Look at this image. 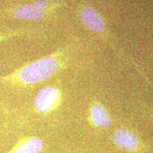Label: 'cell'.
<instances>
[{"label": "cell", "mask_w": 153, "mask_h": 153, "mask_svg": "<svg viewBox=\"0 0 153 153\" xmlns=\"http://www.w3.org/2000/svg\"><path fill=\"white\" fill-rule=\"evenodd\" d=\"M56 57L47 56L28 63L9 75L1 78L4 83L14 85H30L45 80L57 70Z\"/></svg>", "instance_id": "1"}, {"label": "cell", "mask_w": 153, "mask_h": 153, "mask_svg": "<svg viewBox=\"0 0 153 153\" xmlns=\"http://www.w3.org/2000/svg\"><path fill=\"white\" fill-rule=\"evenodd\" d=\"M60 93L57 89L48 87L42 89L34 99L36 110L40 113L47 114L55 110L60 104Z\"/></svg>", "instance_id": "2"}, {"label": "cell", "mask_w": 153, "mask_h": 153, "mask_svg": "<svg viewBox=\"0 0 153 153\" xmlns=\"http://www.w3.org/2000/svg\"><path fill=\"white\" fill-rule=\"evenodd\" d=\"M48 7L47 0H36L33 3L17 7L12 13L13 17L19 20L38 21L45 16Z\"/></svg>", "instance_id": "3"}, {"label": "cell", "mask_w": 153, "mask_h": 153, "mask_svg": "<svg viewBox=\"0 0 153 153\" xmlns=\"http://www.w3.org/2000/svg\"><path fill=\"white\" fill-rule=\"evenodd\" d=\"M82 22L89 30L96 33H101L105 29V23L100 15L93 7L86 6L80 12Z\"/></svg>", "instance_id": "4"}, {"label": "cell", "mask_w": 153, "mask_h": 153, "mask_svg": "<svg viewBox=\"0 0 153 153\" xmlns=\"http://www.w3.org/2000/svg\"><path fill=\"white\" fill-rule=\"evenodd\" d=\"M43 141L36 136L22 137L16 143L8 153H41Z\"/></svg>", "instance_id": "5"}, {"label": "cell", "mask_w": 153, "mask_h": 153, "mask_svg": "<svg viewBox=\"0 0 153 153\" xmlns=\"http://www.w3.org/2000/svg\"><path fill=\"white\" fill-rule=\"evenodd\" d=\"M113 140L116 145L128 150H135L138 146L137 137L125 128L116 130L113 135Z\"/></svg>", "instance_id": "6"}, {"label": "cell", "mask_w": 153, "mask_h": 153, "mask_svg": "<svg viewBox=\"0 0 153 153\" xmlns=\"http://www.w3.org/2000/svg\"><path fill=\"white\" fill-rule=\"evenodd\" d=\"M91 119L92 123L99 127H108L111 120L106 109L99 104H94L91 108Z\"/></svg>", "instance_id": "7"}, {"label": "cell", "mask_w": 153, "mask_h": 153, "mask_svg": "<svg viewBox=\"0 0 153 153\" xmlns=\"http://www.w3.org/2000/svg\"><path fill=\"white\" fill-rule=\"evenodd\" d=\"M7 37H9V36H7V35H0V42L5 40Z\"/></svg>", "instance_id": "8"}]
</instances>
